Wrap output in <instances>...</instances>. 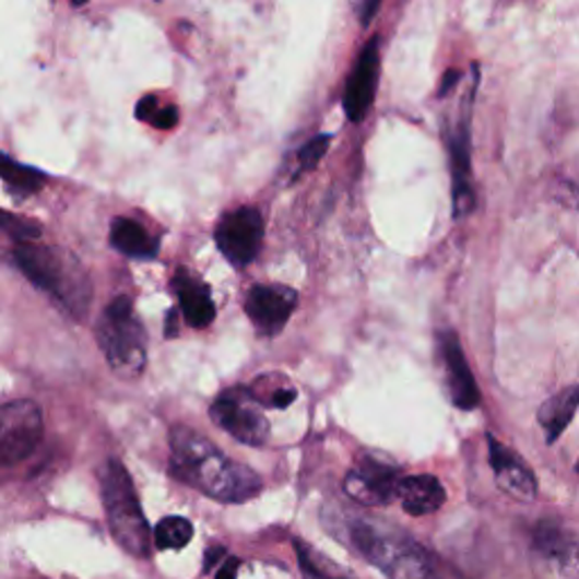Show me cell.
<instances>
[{
  "mask_svg": "<svg viewBox=\"0 0 579 579\" xmlns=\"http://www.w3.org/2000/svg\"><path fill=\"white\" fill-rule=\"evenodd\" d=\"M170 448L173 475L213 500L247 503L263 489L261 477L249 466L229 460L196 430L177 426L170 435Z\"/></svg>",
  "mask_w": 579,
  "mask_h": 579,
  "instance_id": "cell-1",
  "label": "cell"
},
{
  "mask_svg": "<svg viewBox=\"0 0 579 579\" xmlns=\"http://www.w3.org/2000/svg\"><path fill=\"white\" fill-rule=\"evenodd\" d=\"M346 534L353 548L390 579H433L435 575L428 551L405 532L353 519Z\"/></svg>",
  "mask_w": 579,
  "mask_h": 579,
  "instance_id": "cell-2",
  "label": "cell"
},
{
  "mask_svg": "<svg viewBox=\"0 0 579 579\" xmlns=\"http://www.w3.org/2000/svg\"><path fill=\"white\" fill-rule=\"evenodd\" d=\"M101 496L107 523L125 553L132 557L150 555V528L134 489V482L118 460H107L101 466Z\"/></svg>",
  "mask_w": 579,
  "mask_h": 579,
  "instance_id": "cell-3",
  "label": "cell"
},
{
  "mask_svg": "<svg viewBox=\"0 0 579 579\" xmlns=\"http://www.w3.org/2000/svg\"><path fill=\"white\" fill-rule=\"evenodd\" d=\"M95 333H98V344L105 353V361L116 376L134 380L145 371V329L134 312V302L130 297L122 295L105 308Z\"/></svg>",
  "mask_w": 579,
  "mask_h": 579,
  "instance_id": "cell-4",
  "label": "cell"
},
{
  "mask_svg": "<svg viewBox=\"0 0 579 579\" xmlns=\"http://www.w3.org/2000/svg\"><path fill=\"white\" fill-rule=\"evenodd\" d=\"M12 259L32 285L55 295L71 312L84 317L91 290L86 283H71L52 249L35 243H19L12 251Z\"/></svg>",
  "mask_w": 579,
  "mask_h": 579,
  "instance_id": "cell-5",
  "label": "cell"
},
{
  "mask_svg": "<svg viewBox=\"0 0 579 579\" xmlns=\"http://www.w3.org/2000/svg\"><path fill=\"white\" fill-rule=\"evenodd\" d=\"M211 420L234 439L247 446H263L270 439V422L249 388L222 392L211 405Z\"/></svg>",
  "mask_w": 579,
  "mask_h": 579,
  "instance_id": "cell-6",
  "label": "cell"
},
{
  "mask_svg": "<svg viewBox=\"0 0 579 579\" xmlns=\"http://www.w3.org/2000/svg\"><path fill=\"white\" fill-rule=\"evenodd\" d=\"M44 435L42 410L32 401L0 405V466H10L37 448Z\"/></svg>",
  "mask_w": 579,
  "mask_h": 579,
  "instance_id": "cell-7",
  "label": "cell"
},
{
  "mask_svg": "<svg viewBox=\"0 0 579 579\" xmlns=\"http://www.w3.org/2000/svg\"><path fill=\"white\" fill-rule=\"evenodd\" d=\"M263 232L261 213L251 206H243L217 222L215 245L234 268H247L261 251Z\"/></svg>",
  "mask_w": 579,
  "mask_h": 579,
  "instance_id": "cell-8",
  "label": "cell"
},
{
  "mask_svg": "<svg viewBox=\"0 0 579 579\" xmlns=\"http://www.w3.org/2000/svg\"><path fill=\"white\" fill-rule=\"evenodd\" d=\"M401 469L392 460H378L374 456L361 460L344 480L348 498L367 507H385L399 496Z\"/></svg>",
  "mask_w": 579,
  "mask_h": 579,
  "instance_id": "cell-9",
  "label": "cell"
},
{
  "mask_svg": "<svg viewBox=\"0 0 579 579\" xmlns=\"http://www.w3.org/2000/svg\"><path fill=\"white\" fill-rule=\"evenodd\" d=\"M297 304L299 295L293 287L253 285L245 299V312L251 319L256 331L265 338H274L285 329L287 319L293 317Z\"/></svg>",
  "mask_w": 579,
  "mask_h": 579,
  "instance_id": "cell-10",
  "label": "cell"
},
{
  "mask_svg": "<svg viewBox=\"0 0 579 579\" xmlns=\"http://www.w3.org/2000/svg\"><path fill=\"white\" fill-rule=\"evenodd\" d=\"M380 73V57H378V39H371L363 55L358 57L356 67H353L346 88H344V114L351 122H361L371 109L376 84Z\"/></svg>",
  "mask_w": 579,
  "mask_h": 579,
  "instance_id": "cell-11",
  "label": "cell"
},
{
  "mask_svg": "<svg viewBox=\"0 0 579 579\" xmlns=\"http://www.w3.org/2000/svg\"><path fill=\"white\" fill-rule=\"evenodd\" d=\"M487 441H489V462H492L496 485L500 487V492H505L507 496L517 498V500H525V503L532 500L539 492V485H536L534 473L523 462V458L517 453V450H511L509 446H505L492 435L487 437Z\"/></svg>",
  "mask_w": 579,
  "mask_h": 579,
  "instance_id": "cell-12",
  "label": "cell"
},
{
  "mask_svg": "<svg viewBox=\"0 0 579 579\" xmlns=\"http://www.w3.org/2000/svg\"><path fill=\"white\" fill-rule=\"evenodd\" d=\"M441 363L446 369V390L458 410H475L480 405V390L466 363L464 348L456 333H441Z\"/></svg>",
  "mask_w": 579,
  "mask_h": 579,
  "instance_id": "cell-13",
  "label": "cell"
},
{
  "mask_svg": "<svg viewBox=\"0 0 579 579\" xmlns=\"http://www.w3.org/2000/svg\"><path fill=\"white\" fill-rule=\"evenodd\" d=\"M532 541L539 555L555 564L564 575H579V541L572 532L562 528L557 521H541L534 528Z\"/></svg>",
  "mask_w": 579,
  "mask_h": 579,
  "instance_id": "cell-14",
  "label": "cell"
},
{
  "mask_svg": "<svg viewBox=\"0 0 579 579\" xmlns=\"http://www.w3.org/2000/svg\"><path fill=\"white\" fill-rule=\"evenodd\" d=\"M450 164H453V211L456 217H466L475 209V192L471 186V156H469V120L458 125L450 137Z\"/></svg>",
  "mask_w": 579,
  "mask_h": 579,
  "instance_id": "cell-15",
  "label": "cell"
},
{
  "mask_svg": "<svg viewBox=\"0 0 579 579\" xmlns=\"http://www.w3.org/2000/svg\"><path fill=\"white\" fill-rule=\"evenodd\" d=\"M175 290L188 324L192 329H206L215 319V304L211 299L209 285L202 279L192 276L188 270H179L175 276Z\"/></svg>",
  "mask_w": 579,
  "mask_h": 579,
  "instance_id": "cell-16",
  "label": "cell"
},
{
  "mask_svg": "<svg viewBox=\"0 0 579 579\" xmlns=\"http://www.w3.org/2000/svg\"><path fill=\"white\" fill-rule=\"evenodd\" d=\"M397 498L410 517H428L446 503V489L435 475H407L399 482Z\"/></svg>",
  "mask_w": 579,
  "mask_h": 579,
  "instance_id": "cell-17",
  "label": "cell"
},
{
  "mask_svg": "<svg viewBox=\"0 0 579 579\" xmlns=\"http://www.w3.org/2000/svg\"><path fill=\"white\" fill-rule=\"evenodd\" d=\"M577 407H579V385H572V388L562 390L559 394L551 397L539 407L536 420H539V426L543 428L548 444L557 441L566 433V428L572 422V416L577 414Z\"/></svg>",
  "mask_w": 579,
  "mask_h": 579,
  "instance_id": "cell-18",
  "label": "cell"
},
{
  "mask_svg": "<svg viewBox=\"0 0 579 579\" xmlns=\"http://www.w3.org/2000/svg\"><path fill=\"white\" fill-rule=\"evenodd\" d=\"M111 245L130 259H154L158 240L152 238L139 222L130 217H116L111 224Z\"/></svg>",
  "mask_w": 579,
  "mask_h": 579,
  "instance_id": "cell-19",
  "label": "cell"
},
{
  "mask_svg": "<svg viewBox=\"0 0 579 579\" xmlns=\"http://www.w3.org/2000/svg\"><path fill=\"white\" fill-rule=\"evenodd\" d=\"M295 551L304 579H356L344 566L329 559L324 553L315 551L310 543L302 539H295Z\"/></svg>",
  "mask_w": 579,
  "mask_h": 579,
  "instance_id": "cell-20",
  "label": "cell"
},
{
  "mask_svg": "<svg viewBox=\"0 0 579 579\" xmlns=\"http://www.w3.org/2000/svg\"><path fill=\"white\" fill-rule=\"evenodd\" d=\"M249 392L261 405H268L274 410H283L287 405H293L297 399V390L283 376H261L251 385Z\"/></svg>",
  "mask_w": 579,
  "mask_h": 579,
  "instance_id": "cell-21",
  "label": "cell"
},
{
  "mask_svg": "<svg viewBox=\"0 0 579 579\" xmlns=\"http://www.w3.org/2000/svg\"><path fill=\"white\" fill-rule=\"evenodd\" d=\"M0 177L5 179V184L21 192V196H29V192H39L46 184V175L29 168V166H23V164H16L14 158H10L8 154L0 152Z\"/></svg>",
  "mask_w": 579,
  "mask_h": 579,
  "instance_id": "cell-22",
  "label": "cell"
},
{
  "mask_svg": "<svg viewBox=\"0 0 579 579\" xmlns=\"http://www.w3.org/2000/svg\"><path fill=\"white\" fill-rule=\"evenodd\" d=\"M152 536L158 551H179L192 539V523L184 517H166L158 521Z\"/></svg>",
  "mask_w": 579,
  "mask_h": 579,
  "instance_id": "cell-23",
  "label": "cell"
},
{
  "mask_svg": "<svg viewBox=\"0 0 579 579\" xmlns=\"http://www.w3.org/2000/svg\"><path fill=\"white\" fill-rule=\"evenodd\" d=\"M0 229H3L16 243H35L42 236L39 222L23 217V215H14L3 209H0Z\"/></svg>",
  "mask_w": 579,
  "mask_h": 579,
  "instance_id": "cell-24",
  "label": "cell"
},
{
  "mask_svg": "<svg viewBox=\"0 0 579 579\" xmlns=\"http://www.w3.org/2000/svg\"><path fill=\"white\" fill-rule=\"evenodd\" d=\"M329 145H331V134H319L312 141H308L299 152V175L315 170L319 161L329 152Z\"/></svg>",
  "mask_w": 579,
  "mask_h": 579,
  "instance_id": "cell-25",
  "label": "cell"
},
{
  "mask_svg": "<svg viewBox=\"0 0 579 579\" xmlns=\"http://www.w3.org/2000/svg\"><path fill=\"white\" fill-rule=\"evenodd\" d=\"M555 200L566 204L568 209H579V188L570 181H562L555 188Z\"/></svg>",
  "mask_w": 579,
  "mask_h": 579,
  "instance_id": "cell-26",
  "label": "cell"
},
{
  "mask_svg": "<svg viewBox=\"0 0 579 579\" xmlns=\"http://www.w3.org/2000/svg\"><path fill=\"white\" fill-rule=\"evenodd\" d=\"M150 122L156 127V130H173V127L179 122V111L173 105L170 107H164V109L158 107Z\"/></svg>",
  "mask_w": 579,
  "mask_h": 579,
  "instance_id": "cell-27",
  "label": "cell"
},
{
  "mask_svg": "<svg viewBox=\"0 0 579 579\" xmlns=\"http://www.w3.org/2000/svg\"><path fill=\"white\" fill-rule=\"evenodd\" d=\"M156 109H158V101H156V95H145V98H141L139 101V105H137V118L139 120H152V116L156 114Z\"/></svg>",
  "mask_w": 579,
  "mask_h": 579,
  "instance_id": "cell-28",
  "label": "cell"
},
{
  "mask_svg": "<svg viewBox=\"0 0 579 579\" xmlns=\"http://www.w3.org/2000/svg\"><path fill=\"white\" fill-rule=\"evenodd\" d=\"M238 566H240V562L236 557H227V559H224V564L220 566L215 579H236Z\"/></svg>",
  "mask_w": 579,
  "mask_h": 579,
  "instance_id": "cell-29",
  "label": "cell"
},
{
  "mask_svg": "<svg viewBox=\"0 0 579 579\" xmlns=\"http://www.w3.org/2000/svg\"><path fill=\"white\" fill-rule=\"evenodd\" d=\"M458 82H460V73H458V71H448V73L444 75V80H441V88H439V93H441V95H448L450 91L456 88Z\"/></svg>",
  "mask_w": 579,
  "mask_h": 579,
  "instance_id": "cell-30",
  "label": "cell"
},
{
  "mask_svg": "<svg viewBox=\"0 0 579 579\" xmlns=\"http://www.w3.org/2000/svg\"><path fill=\"white\" fill-rule=\"evenodd\" d=\"M224 557V548H211L209 553H206V559H204V570L209 572L220 559Z\"/></svg>",
  "mask_w": 579,
  "mask_h": 579,
  "instance_id": "cell-31",
  "label": "cell"
},
{
  "mask_svg": "<svg viewBox=\"0 0 579 579\" xmlns=\"http://www.w3.org/2000/svg\"><path fill=\"white\" fill-rule=\"evenodd\" d=\"M177 324H179L177 310H170V312H168V324H166V335H168V338H175V335H177Z\"/></svg>",
  "mask_w": 579,
  "mask_h": 579,
  "instance_id": "cell-32",
  "label": "cell"
},
{
  "mask_svg": "<svg viewBox=\"0 0 579 579\" xmlns=\"http://www.w3.org/2000/svg\"><path fill=\"white\" fill-rule=\"evenodd\" d=\"M71 3H73V5H84L86 0H71Z\"/></svg>",
  "mask_w": 579,
  "mask_h": 579,
  "instance_id": "cell-33",
  "label": "cell"
},
{
  "mask_svg": "<svg viewBox=\"0 0 579 579\" xmlns=\"http://www.w3.org/2000/svg\"><path fill=\"white\" fill-rule=\"evenodd\" d=\"M577 471H579V464H577Z\"/></svg>",
  "mask_w": 579,
  "mask_h": 579,
  "instance_id": "cell-34",
  "label": "cell"
}]
</instances>
